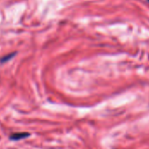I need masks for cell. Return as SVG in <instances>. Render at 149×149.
<instances>
[{"instance_id": "obj_1", "label": "cell", "mask_w": 149, "mask_h": 149, "mask_svg": "<svg viewBox=\"0 0 149 149\" xmlns=\"http://www.w3.org/2000/svg\"><path fill=\"white\" fill-rule=\"evenodd\" d=\"M30 136L29 134H22V133H19V134H12L11 136V141H19L21 139H24V138H26Z\"/></svg>"}, {"instance_id": "obj_2", "label": "cell", "mask_w": 149, "mask_h": 149, "mask_svg": "<svg viewBox=\"0 0 149 149\" xmlns=\"http://www.w3.org/2000/svg\"><path fill=\"white\" fill-rule=\"evenodd\" d=\"M16 53H11V54H9V55H6V56H4V57H3L1 59H0V63H5V62H7L8 60H10L14 55H15Z\"/></svg>"}, {"instance_id": "obj_3", "label": "cell", "mask_w": 149, "mask_h": 149, "mask_svg": "<svg viewBox=\"0 0 149 149\" xmlns=\"http://www.w3.org/2000/svg\"><path fill=\"white\" fill-rule=\"evenodd\" d=\"M148 2H149V0H148Z\"/></svg>"}]
</instances>
